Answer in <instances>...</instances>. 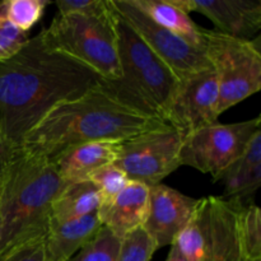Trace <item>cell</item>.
Returning a JSON list of instances; mask_svg holds the SVG:
<instances>
[{"label": "cell", "mask_w": 261, "mask_h": 261, "mask_svg": "<svg viewBox=\"0 0 261 261\" xmlns=\"http://www.w3.org/2000/svg\"><path fill=\"white\" fill-rule=\"evenodd\" d=\"M105 0H56L59 15L81 14L98 9Z\"/></svg>", "instance_id": "4316f807"}, {"label": "cell", "mask_w": 261, "mask_h": 261, "mask_svg": "<svg viewBox=\"0 0 261 261\" xmlns=\"http://www.w3.org/2000/svg\"><path fill=\"white\" fill-rule=\"evenodd\" d=\"M28 40V33L13 25L0 12V60L17 54Z\"/></svg>", "instance_id": "d4e9b609"}, {"label": "cell", "mask_w": 261, "mask_h": 261, "mask_svg": "<svg viewBox=\"0 0 261 261\" xmlns=\"http://www.w3.org/2000/svg\"><path fill=\"white\" fill-rule=\"evenodd\" d=\"M260 130V116L234 124H214L185 135L180 153L181 166H190L219 181L241 158Z\"/></svg>", "instance_id": "ba28073f"}, {"label": "cell", "mask_w": 261, "mask_h": 261, "mask_svg": "<svg viewBox=\"0 0 261 261\" xmlns=\"http://www.w3.org/2000/svg\"><path fill=\"white\" fill-rule=\"evenodd\" d=\"M130 3L161 27L204 50L201 28L193 22L188 13L173 5L171 0H130Z\"/></svg>", "instance_id": "ac0fdd59"}, {"label": "cell", "mask_w": 261, "mask_h": 261, "mask_svg": "<svg viewBox=\"0 0 261 261\" xmlns=\"http://www.w3.org/2000/svg\"><path fill=\"white\" fill-rule=\"evenodd\" d=\"M10 147L3 138L0 133V201H2V190H3V181H4L5 166H7L8 154H9ZM0 229H2V216H0Z\"/></svg>", "instance_id": "83f0119b"}, {"label": "cell", "mask_w": 261, "mask_h": 261, "mask_svg": "<svg viewBox=\"0 0 261 261\" xmlns=\"http://www.w3.org/2000/svg\"><path fill=\"white\" fill-rule=\"evenodd\" d=\"M87 180L91 181L98 189L102 203L111 200L117 194L121 193L130 181L124 171L117 167L115 163L98 168L94 172H92L87 177Z\"/></svg>", "instance_id": "603a6c76"}, {"label": "cell", "mask_w": 261, "mask_h": 261, "mask_svg": "<svg viewBox=\"0 0 261 261\" xmlns=\"http://www.w3.org/2000/svg\"><path fill=\"white\" fill-rule=\"evenodd\" d=\"M163 124L157 117L122 105L98 82L78 98L54 107L19 147L51 161L74 145L97 140L122 142Z\"/></svg>", "instance_id": "7a4b0ae2"}, {"label": "cell", "mask_w": 261, "mask_h": 261, "mask_svg": "<svg viewBox=\"0 0 261 261\" xmlns=\"http://www.w3.org/2000/svg\"><path fill=\"white\" fill-rule=\"evenodd\" d=\"M241 236L246 261H261V212L259 206H242L240 212Z\"/></svg>", "instance_id": "7402d4cb"}, {"label": "cell", "mask_w": 261, "mask_h": 261, "mask_svg": "<svg viewBox=\"0 0 261 261\" xmlns=\"http://www.w3.org/2000/svg\"><path fill=\"white\" fill-rule=\"evenodd\" d=\"M222 198L242 206L251 205L261 184V130L254 135L239 161L226 171L222 178Z\"/></svg>", "instance_id": "9a60e30c"}, {"label": "cell", "mask_w": 261, "mask_h": 261, "mask_svg": "<svg viewBox=\"0 0 261 261\" xmlns=\"http://www.w3.org/2000/svg\"><path fill=\"white\" fill-rule=\"evenodd\" d=\"M48 4V0H4L0 3V12L13 25L30 33L31 28L41 20Z\"/></svg>", "instance_id": "ffe728a7"}, {"label": "cell", "mask_w": 261, "mask_h": 261, "mask_svg": "<svg viewBox=\"0 0 261 261\" xmlns=\"http://www.w3.org/2000/svg\"><path fill=\"white\" fill-rule=\"evenodd\" d=\"M148 209L149 186L129 181L121 193L101 204L97 214L102 226L122 240L130 232L144 226Z\"/></svg>", "instance_id": "5bb4252c"}, {"label": "cell", "mask_w": 261, "mask_h": 261, "mask_svg": "<svg viewBox=\"0 0 261 261\" xmlns=\"http://www.w3.org/2000/svg\"><path fill=\"white\" fill-rule=\"evenodd\" d=\"M185 135L163 124L119 142L115 165L130 181L147 186L160 185L181 166L180 153Z\"/></svg>", "instance_id": "9c48e42d"}, {"label": "cell", "mask_w": 261, "mask_h": 261, "mask_svg": "<svg viewBox=\"0 0 261 261\" xmlns=\"http://www.w3.org/2000/svg\"><path fill=\"white\" fill-rule=\"evenodd\" d=\"M166 261H188L184 257V255L181 254L180 250L177 249L175 244H171L170 246V252H168L167 260Z\"/></svg>", "instance_id": "f1b7e54d"}, {"label": "cell", "mask_w": 261, "mask_h": 261, "mask_svg": "<svg viewBox=\"0 0 261 261\" xmlns=\"http://www.w3.org/2000/svg\"><path fill=\"white\" fill-rule=\"evenodd\" d=\"M204 51L219 89L218 114L257 93L261 88L260 37L242 40L218 31L203 30Z\"/></svg>", "instance_id": "52a82bcc"}, {"label": "cell", "mask_w": 261, "mask_h": 261, "mask_svg": "<svg viewBox=\"0 0 261 261\" xmlns=\"http://www.w3.org/2000/svg\"><path fill=\"white\" fill-rule=\"evenodd\" d=\"M200 199H194L160 184L149 188V209L143 228L152 237L155 249L171 246L190 223Z\"/></svg>", "instance_id": "7c38bea8"}, {"label": "cell", "mask_w": 261, "mask_h": 261, "mask_svg": "<svg viewBox=\"0 0 261 261\" xmlns=\"http://www.w3.org/2000/svg\"><path fill=\"white\" fill-rule=\"evenodd\" d=\"M66 184L50 160L10 147L0 201V254L45 236L51 206Z\"/></svg>", "instance_id": "3957f363"}, {"label": "cell", "mask_w": 261, "mask_h": 261, "mask_svg": "<svg viewBox=\"0 0 261 261\" xmlns=\"http://www.w3.org/2000/svg\"><path fill=\"white\" fill-rule=\"evenodd\" d=\"M189 14L200 13L214 23L216 31L242 40H254L261 30L260 0H171Z\"/></svg>", "instance_id": "4fadbf2b"}, {"label": "cell", "mask_w": 261, "mask_h": 261, "mask_svg": "<svg viewBox=\"0 0 261 261\" xmlns=\"http://www.w3.org/2000/svg\"><path fill=\"white\" fill-rule=\"evenodd\" d=\"M101 203L98 189L89 180L68 182L54 200L50 221L65 222L97 213Z\"/></svg>", "instance_id": "d6986e66"}, {"label": "cell", "mask_w": 261, "mask_h": 261, "mask_svg": "<svg viewBox=\"0 0 261 261\" xmlns=\"http://www.w3.org/2000/svg\"><path fill=\"white\" fill-rule=\"evenodd\" d=\"M121 240L101 227L98 232L82 247L78 255L69 261H117Z\"/></svg>", "instance_id": "44dd1931"}, {"label": "cell", "mask_w": 261, "mask_h": 261, "mask_svg": "<svg viewBox=\"0 0 261 261\" xmlns=\"http://www.w3.org/2000/svg\"><path fill=\"white\" fill-rule=\"evenodd\" d=\"M0 261H46L45 236L10 247L0 254Z\"/></svg>", "instance_id": "484cf974"}, {"label": "cell", "mask_w": 261, "mask_h": 261, "mask_svg": "<svg viewBox=\"0 0 261 261\" xmlns=\"http://www.w3.org/2000/svg\"><path fill=\"white\" fill-rule=\"evenodd\" d=\"M155 251L152 237L140 227L121 240L117 261H150Z\"/></svg>", "instance_id": "cb8c5ba5"}, {"label": "cell", "mask_w": 261, "mask_h": 261, "mask_svg": "<svg viewBox=\"0 0 261 261\" xmlns=\"http://www.w3.org/2000/svg\"><path fill=\"white\" fill-rule=\"evenodd\" d=\"M119 142L97 140L83 143L64 150L61 154L51 160L59 175L66 182L87 180L92 172L103 166L115 163L117 157Z\"/></svg>", "instance_id": "2e32d148"}, {"label": "cell", "mask_w": 261, "mask_h": 261, "mask_svg": "<svg viewBox=\"0 0 261 261\" xmlns=\"http://www.w3.org/2000/svg\"><path fill=\"white\" fill-rule=\"evenodd\" d=\"M112 12L121 76L114 81L101 79L99 86L125 106L163 121L177 88V76L114 9Z\"/></svg>", "instance_id": "277c9868"}, {"label": "cell", "mask_w": 261, "mask_h": 261, "mask_svg": "<svg viewBox=\"0 0 261 261\" xmlns=\"http://www.w3.org/2000/svg\"><path fill=\"white\" fill-rule=\"evenodd\" d=\"M101 81L88 66L45 45L41 33L0 60V133L19 147L58 105L78 98Z\"/></svg>", "instance_id": "6da1fadb"}, {"label": "cell", "mask_w": 261, "mask_h": 261, "mask_svg": "<svg viewBox=\"0 0 261 261\" xmlns=\"http://www.w3.org/2000/svg\"><path fill=\"white\" fill-rule=\"evenodd\" d=\"M40 33L48 48L88 66L101 79L114 81L121 76L115 15L110 0H105L93 12L58 14L50 27Z\"/></svg>", "instance_id": "5b68a950"}, {"label": "cell", "mask_w": 261, "mask_h": 261, "mask_svg": "<svg viewBox=\"0 0 261 261\" xmlns=\"http://www.w3.org/2000/svg\"><path fill=\"white\" fill-rule=\"evenodd\" d=\"M241 208L222 196L200 199L195 216L172 244L188 261H246Z\"/></svg>", "instance_id": "8992f818"}, {"label": "cell", "mask_w": 261, "mask_h": 261, "mask_svg": "<svg viewBox=\"0 0 261 261\" xmlns=\"http://www.w3.org/2000/svg\"><path fill=\"white\" fill-rule=\"evenodd\" d=\"M101 227L97 213L65 222L50 221L45 234L46 261H69Z\"/></svg>", "instance_id": "e0dca14e"}, {"label": "cell", "mask_w": 261, "mask_h": 261, "mask_svg": "<svg viewBox=\"0 0 261 261\" xmlns=\"http://www.w3.org/2000/svg\"><path fill=\"white\" fill-rule=\"evenodd\" d=\"M219 89L213 68L178 81L163 121L184 135L217 122Z\"/></svg>", "instance_id": "8fae6325"}, {"label": "cell", "mask_w": 261, "mask_h": 261, "mask_svg": "<svg viewBox=\"0 0 261 261\" xmlns=\"http://www.w3.org/2000/svg\"><path fill=\"white\" fill-rule=\"evenodd\" d=\"M110 3L112 9L172 70L178 81L212 68L203 48L190 45L180 36L161 27L137 9L130 0H110Z\"/></svg>", "instance_id": "30bf717a"}]
</instances>
